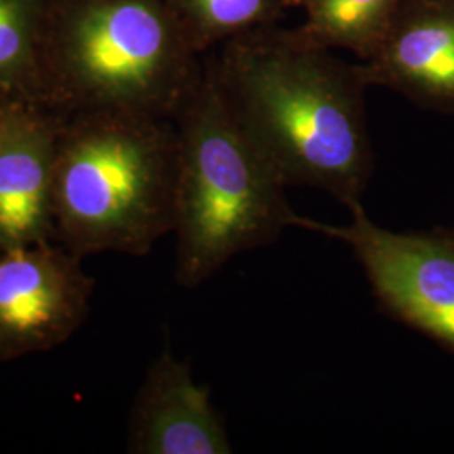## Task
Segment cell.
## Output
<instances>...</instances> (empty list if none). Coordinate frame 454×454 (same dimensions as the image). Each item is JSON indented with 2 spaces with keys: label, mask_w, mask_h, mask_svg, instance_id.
<instances>
[{
  "label": "cell",
  "mask_w": 454,
  "mask_h": 454,
  "mask_svg": "<svg viewBox=\"0 0 454 454\" xmlns=\"http://www.w3.org/2000/svg\"><path fill=\"white\" fill-rule=\"evenodd\" d=\"M29 37L19 0H0V86H19L29 69Z\"/></svg>",
  "instance_id": "8fae6325"
},
{
  "label": "cell",
  "mask_w": 454,
  "mask_h": 454,
  "mask_svg": "<svg viewBox=\"0 0 454 454\" xmlns=\"http://www.w3.org/2000/svg\"><path fill=\"white\" fill-rule=\"evenodd\" d=\"M217 78L191 95L177 138L176 279L197 288L236 256L273 244L298 214Z\"/></svg>",
  "instance_id": "7a4b0ae2"
},
{
  "label": "cell",
  "mask_w": 454,
  "mask_h": 454,
  "mask_svg": "<svg viewBox=\"0 0 454 454\" xmlns=\"http://www.w3.org/2000/svg\"><path fill=\"white\" fill-rule=\"evenodd\" d=\"M73 80L114 112L145 114L179 103L167 24L145 0H116L82 20L73 48Z\"/></svg>",
  "instance_id": "5b68a950"
},
{
  "label": "cell",
  "mask_w": 454,
  "mask_h": 454,
  "mask_svg": "<svg viewBox=\"0 0 454 454\" xmlns=\"http://www.w3.org/2000/svg\"><path fill=\"white\" fill-rule=\"evenodd\" d=\"M403 0H309L311 44L369 54Z\"/></svg>",
  "instance_id": "30bf717a"
},
{
  "label": "cell",
  "mask_w": 454,
  "mask_h": 454,
  "mask_svg": "<svg viewBox=\"0 0 454 454\" xmlns=\"http://www.w3.org/2000/svg\"><path fill=\"white\" fill-rule=\"evenodd\" d=\"M0 106H2V105H0Z\"/></svg>",
  "instance_id": "4fadbf2b"
},
{
  "label": "cell",
  "mask_w": 454,
  "mask_h": 454,
  "mask_svg": "<svg viewBox=\"0 0 454 454\" xmlns=\"http://www.w3.org/2000/svg\"><path fill=\"white\" fill-rule=\"evenodd\" d=\"M59 133L22 105L0 106V249L56 241Z\"/></svg>",
  "instance_id": "9c48e42d"
},
{
  "label": "cell",
  "mask_w": 454,
  "mask_h": 454,
  "mask_svg": "<svg viewBox=\"0 0 454 454\" xmlns=\"http://www.w3.org/2000/svg\"><path fill=\"white\" fill-rule=\"evenodd\" d=\"M187 4L214 33H232L258 22L273 0H187Z\"/></svg>",
  "instance_id": "7c38bea8"
},
{
  "label": "cell",
  "mask_w": 454,
  "mask_h": 454,
  "mask_svg": "<svg viewBox=\"0 0 454 454\" xmlns=\"http://www.w3.org/2000/svg\"><path fill=\"white\" fill-rule=\"evenodd\" d=\"M367 56L365 84L454 114V0H403Z\"/></svg>",
  "instance_id": "52a82bcc"
},
{
  "label": "cell",
  "mask_w": 454,
  "mask_h": 454,
  "mask_svg": "<svg viewBox=\"0 0 454 454\" xmlns=\"http://www.w3.org/2000/svg\"><path fill=\"white\" fill-rule=\"evenodd\" d=\"M217 82L286 187H317L347 209L362 204L373 157L358 69L309 41H261L234 49Z\"/></svg>",
  "instance_id": "6da1fadb"
},
{
  "label": "cell",
  "mask_w": 454,
  "mask_h": 454,
  "mask_svg": "<svg viewBox=\"0 0 454 454\" xmlns=\"http://www.w3.org/2000/svg\"><path fill=\"white\" fill-rule=\"evenodd\" d=\"M129 453L229 454L226 422L187 360L165 347L148 367L129 424Z\"/></svg>",
  "instance_id": "ba28073f"
},
{
  "label": "cell",
  "mask_w": 454,
  "mask_h": 454,
  "mask_svg": "<svg viewBox=\"0 0 454 454\" xmlns=\"http://www.w3.org/2000/svg\"><path fill=\"white\" fill-rule=\"evenodd\" d=\"M453 231H454V227H453Z\"/></svg>",
  "instance_id": "5bb4252c"
},
{
  "label": "cell",
  "mask_w": 454,
  "mask_h": 454,
  "mask_svg": "<svg viewBox=\"0 0 454 454\" xmlns=\"http://www.w3.org/2000/svg\"><path fill=\"white\" fill-rule=\"evenodd\" d=\"M95 279L58 241L0 249V364L69 340L90 315Z\"/></svg>",
  "instance_id": "8992f818"
},
{
  "label": "cell",
  "mask_w": 454,
  "mask_h": 454,
  "mask_svg": "<svg viewBox=\"0 0 454 454\" xmlns=\"http://www.w3.org/2000/svg\"><path fill=\"white\" fill-rule=\"evenodd\" d=\"M177 138L116 112L59 140L54 236L73 254L142 258L172 234Z\"/></svg>",
  "instance_id": "3957f363"
},
{
  "label": "cell",
  "mask_w": 454,
  "mask_h": 454,
  "mask_svg": "<svg viewBox=\"0 0 454 454\" xmlns=\"http://www.w3.org/2000/svg\"><path fill=\"white\" fill-rule=\"evenodd\" d=\"M348 211L345 226L298 215L294 227L347 244L379 309L454 356L453 227L395 232L377 226L362 204Z\"/></svg>",
  "instance_id": "277c9868"
}]
</instances>
